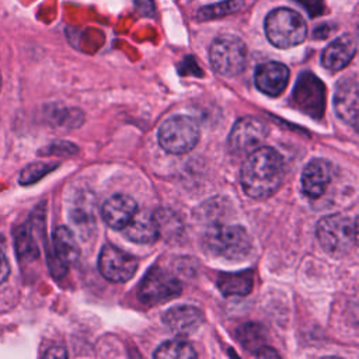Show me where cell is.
I'll return each instance as SVG.
<instances>
[{"label": "cell", "mask_w": 359, "mask_h": 359, "mask_svg": "<svg viewBox=\"0 0 359 359\" xmlns=\"http://www.w3.org/2000/svg\"><path fill=\"white\" fill-rule=\"evenodd\" d=\"M283 158L269 146H259L247 154L241 167V185L252 199H266L276 192L283 180Z\"/></svg>", "instance_id": "obj_1"}, {"label": "cell", "mask_w": 359, "mask_h": 359, "mask_svg": "<svg viewBox=\"0 0 359 359\" xmlns=\"http://www.w3.org/2000/svg\"><path fill=\"white\" fill-rule=\"evenodd\" d=\"M205 250L219 258L243 259L251 251V238L247 230L237 224H213L203 236Z\"/></svg>", "instance_id": "obj_2"}, {"label": "cell", "mask_w": 359, "mask_h": 359, "mask_svg": "<svg viewBox=\"0 0 359 359\" xmlns=\"http://www.w3.org/2000/svg\"><path fill=\"white\" fill-rule=\"evenodd\" d=\"M356 216L335 213L323 217L317 224V237L327 252L335 257L348 254L356 245Z\"/></svg>", "instance_id": "obj_3"}, {"label": "cell", "mask_w": 359, "mask_h": 359, "mask_svg": "<svg viewBox=\"0 0 359 359\" xmlns=\"http://www.w3.org/2000/svg\"><path fill=\"white\" fill-rule=\"evenodd\" d=\"M265 34L269 42L280 49L300 45L307 35L303 17L292 8H275L265 18Z\"/></svg>", "instance_id": "obj_4"}, {"label": "cell", "mask_w": 359, "mask_h": 359, "mask_svg": "<svg viewBox=\"0 0 359 359\" xmlns=\"http://www.w3.org/2000/svg\"><path fill=\"white\" fill-rule=\"evenodd\" d=\"M160 146L171 154H182L192 150L199 140L198 123L187 115H174L164 121L158 129Z\"/></svg>", "instance_id": "obj_5"}, {"label": "cell", "mask_w": 359, "mask_h": 359, "mask_svg": "<svg viewBox=\"0 0 359 359\" xmlns=\"http://www.w3.org/2000/svg\"><path fill=\"white\" fill-rule=\"evenodd\" d=\"M212 67L222 76L234 77L240 74L247 62L245 43L236 35L224 34L217 36L209 50Z\"/></svg>", "instance_id": "obj_6"}, {"label": "cell", "mask_w": 359, "mask_h": 359, "mask_svg": "<svg viewBox=\"0 0 359 359\" xmlns=\"http://www.w3.org/2000/svg\"><path fill=\"white\" fill-rule=\"evenodd\" d=\"M181 293L180 280L168 271L153 266L139 286V299L144 304H158Z\"/></svg>", "instance_id": "obj_7"}, {"label": "cell", "mask_w": 359, "mask_h": 359, "mask_svg": "<svg viewBox=\"0 0 359 359\" xmlns=\"http://www.w3.org/2000/svg\"><path fill=\"white\" fill-rule=\"evenodd\" d=\"M268 129L255 116H243L236 121L229 133V149L237 156L250 154L265 140Z\"/></svg>", "instance_id": "obj_8"}, {"label": "cell", "mask_w": 359, "mask_h": 359, "mask_svg": "<svg viewBox=\"0 0 359 359\" xmlns=\"http://www.w3.org/2000/svg\"><path fill=\"white\" fill-rule=\"evenodd\" d=\"M293 101L303 112L313 118H321L325 105V88L320 79L309 72L300 74L293 91Z\"/></svg>", "instance_id": "obj_9"}, {"label": "cell", "mask_w": 359, "mask_h": 359, "mask_svg": "<svg viewBox=\"0 0 359 359\" xmlns=\"http://www.w3.org/2000/svg\"><path fill=\"white\" fill-rule=\"evenodd\" d=\"M98 266L105 279L111 282H126L135 275L139 262L133 255L118 247L105 245L100 254Z\"/></svg>", "instance_id": "obj_10"}, {"label": "cell", "mask_w": 359, "mask_h": 359, "mask_svg": "<svg viewBox=\"0 0 359 359\" xmlns=\"http://www.w3.org/2000/svg\"><path fill=\"white\" fill-rule=\"evenodd\" d=\"M53 252L49 255V266L53 276L60 278L66 273L67 266L73 264L80 254L74 234L66 226H59L52 236Z\"/></svg>", "instance_id": "obj_11"}, {"label": "cell", "mask_w": 359, "mask_h": 359, "mask_svg": "<svg viewBox=\"0 0 359 359\" xmlns=\"http://www.w3.org/2000/svg\"><path fill=\"white\" fill-rule=\"evenodd\" d=\"M358 80L355 76L344 77L335 88L334 107L335 112L345 123L356 128L358 123Z\"/></svg>", "instance_id": "obj_12"}, {"label": "cell", "mask_w": 359, "mask_h": 359, "mask_svg": "<svg viewBox=\"0 0 359 359\" xmlns=\"http://www.w3.org/2000/svg\"><path fill=\"white\" fill-rule=\"evenodd\" d=\"M334 175L331 163L324 158L311 160L303 170L302 174V187L303 192L311 198L317 199L324 195L327 187L330 185Z\"/></svg>", "instance_id": "obj_13"}, {"label": "cell", "mask_w": 359, "mask_h": 359, "mask_svg": "<svg viewBox=\"0 0 359 359\" xmlns=\"http://www.w3.org/2000/svg\"><path fill=\"white\" fill-rule=\"evenodd\" d=\"M137 210V203L133 198L125 194L109 196L102 208L101 215L105 224L114 230H122Z\"/></svg>", "instance_id": "obj_14"}, {"label": "cell", "mask_w": 359, "mask_h": 359, "mask_svg": "<svg viewBox=\"0 0 359 359\" xmlns=\"http://www.w3.org/2000/svg\"><path fill=\"white\" fill-rule=\"evenodd\" d=\"M289 81V69L279 62H266L255 70V86L264 94L279 95Z\"/></svg>", "instance_id": "obj_15"}, {"label": "cell", "mask_w": 359, "mask_h": 359, "mask_svg": "<svg viewBox=\"0 0 359 359\" xmlns=\"http://www.w3.org/2000/svg\"><path fill=\"white\" fill-rule=\"evenodd\" d=\"M163 321L175 334L188 335L201 327L203 314L195 306L180 304L168 309L163 316Z\"/></svg>", "instance_id": "obj_16"}, {"label": "cell", "mask_w": 359, "mask_h": 359, "mask_svg": "<svg viewBox=\"0 0 359 359\" xmlns=\"http://www.w3.org/2000/svg\"><path fill=\"white\" fill-rule=\"evenodd\" d=\"M356 53V39L352 35H342L332 41L323 52L321 63L325 69L337 72L344 69Z\"/></svg>", "instance_id": "obj_17"}, {"label": "cell", "mask_w": 359, "mask_h": 359, "mask_svg": "<svg viewBox=\"0 0 359 359\" xmlns=\"http://www.w3.org/2000/svg\"><path fill=\"white\" fill-rule=\"evenodd\" d=\"M126 238L139 244H150L157 240L158 230L154 219V213L144 210H136L130 222L122 229Z\"/></svg>", "instance_id": "obj_18"}, {"label": "cell", "mask_w": 359, "mask_h": 359, "mask_svg": "<svg viewBox=\"0 0 359 359\" xmlns=\"http://www.w3.org/2000/svg\"><path fill=\"white\" fill-rule=\"evenodd\" d=\"M217 286L224 296H245L254 286V275L251 271L237 273H220Z\"/></svg>", "instance_id": "obj_19"}, {"label": "cell", "mask_w": 359, "mask_h": 359, "mask_svg": "<svg viewBox=\"0 0 359 359\" xmlns=\"http://www.w3.org/2000/svg\"><path fill=\"white\" fill-rule=\"evenodd\" d=\"M158 359H191L196 358V352L191 344L184 339H171L163 342L154 352Z\"/></svg>", "instance_id": "obj_20"}, {"label": "cell", "mask_w": 359, "mask_h": 359, "mask_svg": "<svg viewBox=\"0 0 359 359\" xmlns=\"http://www.w3.org/2000/svg\"><path fill=\"white\" fill-rule=\"evenodd\" d=\"M154 219H156L158 236H163L165 240L177 237L181 233L182 223L180 222V219L175 216L174 212H168V210L156 212Z\"/></svg>", "instance_id": "obj_21"}, {"label": "cell", "mask_w": 359, "mask_h": 359, "mask_svg": "<svg viewBox=\"0 0 359 359\" xmlns=\"http://www.w3.org/2000/svg\"><path fill=\"white\" fill-rule=\"evenodd\" d=\"M15 250L21 259H35L38 257L39 251L28 227H20L17 230Z\"/></svg>", "instance_id": "obj_22"}, {"label": "cell", "mask_w": 359, "mask_h": 359, "mask_svg": "<svg viewBox=\"0 0 359 359\" xmlns=\"http://www.w3.org/2000/svg\"><path fill=\"white\" fill-rule=\"evenodd\" d=\"M238 338L241 341V344L245 346V349H252L255 351V355L264 349L262 346V341L264 337L261 334V330L258 325L254 324H244V327L240 328L238 331Z\"/></svg>", "instance_id": "obj_23"}, {"label": "cell", "mask_w": 359, "mask_h": 359, "mask_svg": "<svg viewBox=\"0 0 359 359\" xmlns=\"http://www.w3.org/2000/svg\"><path fill=\"white\" fill-rule=\"evenodd\" d=\"M57 164H50V163H34L25 167L21 174H20V182L22 185H28L32 182H36L42 177H45L49 171H52Z\"/></svg>", "instance_id": "obj_24"}, {"label": "cell", "mask_w": 359, "mask_h": 359, "mask_svg": "<svg viewBox=\"0 0 359 359\" xmlns=\"http://www.w3.org/2000/svg\"><path fill=\"white\" fill-rule=\"evenodd\" d=\"M241 6H243V0H229L224 3H219V4L202 8L199 11V15L203 20L213 18V17H222V15H227V14L237 11Z\"/></svg>", "instance_id": "obj_25"}, {"label": "cell", "mask_w": 359, "mask_h": 359, "mask_svg": "<svg viewBox=\"0 0 359 359\" xmlns=\"http://www.w3.org/2000/svg\"><path fill=\"white\" fill-rule=\"evenodd\" d=\"M8 273H10V265H8V259L6 257L1 238H0V283H3L8 278Z\"/></svg>", "instance_id": "obj_26"}, {"label": "cell", "mask_w": 359, "mask_h": 359, "mask_svg": "<svg viewBox=\"0 0 359 359\" xmlns=\"http://www.w3.org/2000/svg\"><path fill=\"white\" fill-rule=\"evenodd\" d=\"M67 353L65 352V349L63 348H60V346H56V348H50L48 352H45V356L46 358H65Z\"/></svg>", "instance_id": "obj_27"}, {"label": "cell", "mask_w": 359, "mask_h": 359, "mask_svg": "<svg viewBox=\"0 0 359 359\" xmlns=\"http://www.w3.org/2000/svg\"><path fill=\"white\" fill-rule=\"evenodd\" d=\"M0 86H1V80H0Z\"/></svg>", "instance_id": "obj_28"}]
</instances>
